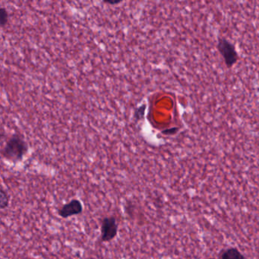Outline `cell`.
I'll list each match as a JSON object with an SVG mask.
<instances>
[{
    "label": "cell",
    "instance_id": "5b68a950",
    "mask_svg": "<svg viewBox=\"0 0 259 259\" xmlns=\"http://www.w3.org/2000/svg\"><path fill=\"white\" fill-rule=\"evenodd\" d=\"M221 259H245V257L236 248H229L223 252Z\"/></svg>",
    "mask_w": 259,
    "mask_h": 259
},
{
    "label": "cell",
    "instance_id": "7a4b0ae2",
    "mask_svg": "<svg viewBox=\"0 0 259 259\" xmlns=\"http://www.w3.org/2000/svg\"><path fill=\"white\" fill-rule=\"evenodd\" d=\"M217 48L228 68H231L237 64L239 54L233 43L224 37H218Z\"/></svg>",
    "mask_w": 259,
    "mask_h": 259
},
{
    "label": "cell",
    "instance_id": "3957f363",
    "mask_svg": "<svg viewBox=\"0 0 259 259\" xmlns=\"http://www.w3.org/2000/svg\"><path fill=\"white\" fill-rule=\"evenodd\" d=\"M118 233V224L114 217L103 218L101 223V241L109 243L116 238Z\"/></svg>",
    "mask_w": 259,
    "mask_h": 259
},
{
    "label": "cell",
    "instance_id": "ba28073f",
    "mask_svg": "<svg viewBox=\"0 0 259 259\" xmlns=\"http://www.w3.org/2000/svg\"><path fill=\"white\" fill-rule=\"evenodd\" d=\"M9 22V13L5 8H0V28H3Z\"/></svg>",
    "mask_w": 259,
    "mask_h": 259
},
{
    "label": "cell",
    "instance_id": "6da1fadb",
    "mask_svg": "<svg viewBox=\"0 0 259 259\" xmlns=\"http://www.w3.org/2000/svg\"><path fill=\"white\" fill-rule=\"evenodd\" d=\"M28 151V145L22 137L18 134L11 137L2 150V155L5 159L18 163L22 160Z\"/></svg>",
    "mask_w": 259,
    "mask_h": 259
},
{
    "label": "cell",
    "instance_id": "8992f818",
    "mask_svg": "<svg viewBox=\"0 0 259 259\" xmlns=\"http://www.w3.org/2000/svg\"><path fill=\"white\" fill-rule=\"evenodd\" d=\"M10 202V196L6 192L0 188V210H3V209L8 208Z\"/></svg>",
    "mask_w": 259,
    "mask_h": 259
},
{
    "label": "cell",
    "instance_id": "9c48e42d",
    "mask_svg": "<svg viewBox=\"0 0 259 259\" xmlns=\"http://www.w3.org/2000/svg\"><path fill=\"white\" fill-rule=\"evenodd\" d=\"M179 127H172V128L168 129V130H165L162 131V134L163 135H174L177 134L179 131Z\"/></svg>",
    "mask_w": 259,
    "mask_h": 259
},
{
    "label": "cell",
    "instance_id": "277c9868",
    "mask_svg": "<svg viewBox=\"0 0 259 259\" xmlns=\"http://www.w3.org/2000/svg\"><path fill=\"white\" fill-rule=\"evenodd\" d=\"M82 204L79 200L73 199L69 201L68 203L65 204L59 209L58 214L60 217L64 219L72 216L78 215L82 213Z\"/></svg>",
    "mask_w": 259,
    "mask_h": 259
},
{
    "label": "cell",
    "instance_id": "8fae6325",
    "mask_svg": "<svg viewBox=\"0 0 259 259\" xmlns=\"http://www.w3.org/2000/svg\"></svg>",
    "mask_w": 259,
    "mask_h": 259
},
{
    "label": "cell",
    "instance_id": "30bf717a",
    "mask_svg": "<svg viewBox=\"0 0 259 259\" xmlns=\"http://www.w3.org/2000/svg\"><path fill=\"white\" fill-rule=\"evenodd\" d=\"M104 2L110 4V5H117V4L121 3L122 1H110V0H108V1H104Z\"/></svg>",
    "mask_w": 259,
    "mask_h": 259
},
{
    "label": "cell",
    "instance_id": "52a82bcc",
    "mask_svg": "<svg viewBox=\"0 0 259 259\" xmlns=\"http://www.w3.org/2000/svg\"><path fill=\"white\" fill-rule=\"evenodd\" d=\"M146 108L147 105L146 104H142L140 107H138L134 113V119L135 121H140L145 117V113H146Z\"/></svg>",
    "mask_w": 259,
    "mask_h": 259
}]
</instances>
